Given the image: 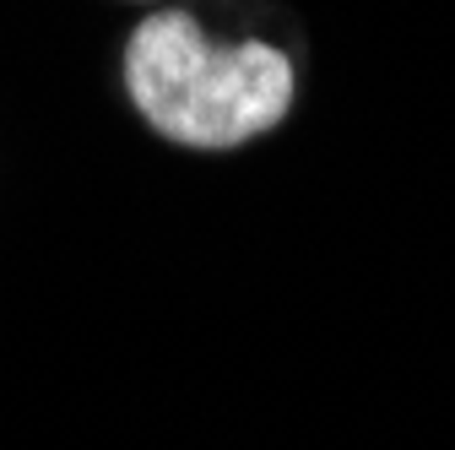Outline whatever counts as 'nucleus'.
Returning <instances> with one entry per match:
<instances>
[{
    "label": "nucleus",
    "instance_id": "1",
    "mask_svg": "<svg viewBox=\"0 0 455 450\" xmlns=\"http://www.w3.org/2000/svg\"><path fill=\"white\" fill-rule=\"evenodd\" d=\"M125 98L152 136L234 152L288 120L299 66L266 38H217L196 12L157 6L125 38Z\"/></svg>",
    "mask_w": 455,
    "mask_h": 450
}]
</instances>
